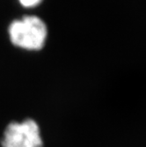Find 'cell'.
Masks as SVG:
<instances>
[{
    "instance_id": "cell-1",
    "label": "cell",
    "mask_w": 146,
    "mask_h": 147,
    "mask_svg": "<svg viewBox=\"0 0 146 147\" xmlns=\"http://www.w3.org/2000/svg\"><path fill=\"white\" fill-rule=\"evenodd\" d=\"M11 42L17 47L28 50L43 48L48 30L45 23L36 16H25L13 21L9 26Z\"/></svg>"
},
{
    "instance_id": "cell-2",
    "label": "cell",
    "mask_w": 146,
    "mask_h": 147,
    "mask_svg": "<svg viewBox=\"0 0 146 147\" xmlns=\"http://www.w3.org/2000/svg\"><path fill=\"white\" fill-rule=\"evenodd\" d=\"M0 142L2 147H43L44 145L40 125L32 118L9 123L4 129Z\"/></svg>"
},
{
    "instance_id": "cell-3",
    "label": "cell",
    "mask_w": 146,
    "mask_h": 147,
    "mask_svg": "<svg viewBox=\"0 0 146 147\" xmlns=\"http://www.w3.org/2000/svg\"><path fill=\"white\" fill-rule=\"evenodd\" d=\"M19 1L21 4V5H23L24 7L31 8L38 5L42 0H19Z\"/></svg>"
}]
</instances>
